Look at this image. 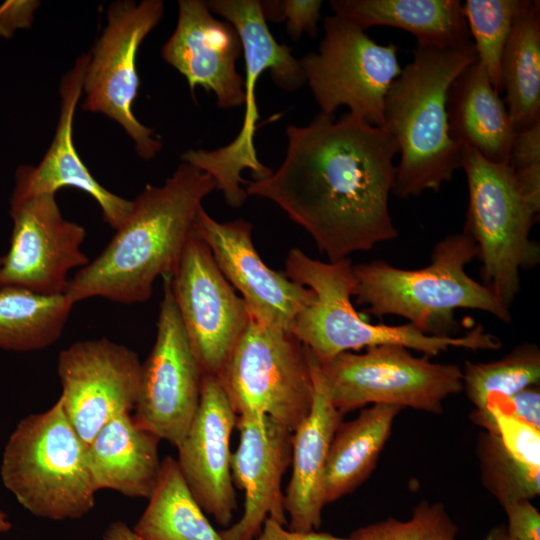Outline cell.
Returning <instances> with one entry per match:
<instances>
[{"instance_id":"38","label":"cell","mask_w":540,"mask_h":540,"mask_svg":"<svg viewBox=\"0 0 540 540\" xmlns=\"http://www.w3.org/2000/svg\"><path fill=\"white\" fill-rule=\"evenodd\" d=\"M508 163L515 171L540 165V120L515 133Z\"/></svg>"},{"instance_id":"32","label":"cell","mask_w":540,"mask_h":540,"mask_svg":"<svg viewBox=\"0 0 540 540\" xmlns=\"http://www.w3.org/2000/svg\"><path fill=\"white\" fill-rule=\"evenodd\" d=\"M476 454L481 482L502 507L540 494V469L510 455L498 435L481 431Z\"/></svg>"},{"instance_id":"19","label":"cell","mask_w":540,"mask_h":540,"mask_svg":"<svg viewBox=\"0 0 540 540\" xmlns=\"http://www.w3.org/2000/svg\"><path fill=\"white\" fill-rule=\"evenodd\" d=\"M242 52L236 28L214 18L206 1H178L177 25L161 55L186 78L192 95L200 86L215 94L221 109L242 106L244 79L236 71Z\"/></svg>"},{"instance_id":"11","label":"cell","mask_w":540,"mask_h":540,"mask_svg":"<svg viewBox=\"0 0 540 540\" xmlns=\"http://www.w3.org/2000/svg\"><path fill=\"white\" fill-rule=\"evenodd\" d=\"M323 29L318 52L299 59L320 113L333 116L346 106L352 115L384 127L385 97L402 71L398 47L375 42L335 14L323 19Z\"/></svg>"},{"instance_id":"40","label":"cell","mask_w":540,"mask_h":540,"mask_svg":"<svg viewBox=\"0 0 540 540\" xmlns=\"http://www.w3.org/2000/svg\"><path fill=\"white\" fill-rule=\"evenodd\" d=\"M254 540H351L349 537L343 538L326 532L294 531L286 529L284 525L277 521L266 518L262 529Z\"/></svg>"},{"instance_id":"12","label":"cell","mask_w":540,"mask_h":540,"mask_svg":"<svg viewBox=\"0 0 540 540\" xmlns=\"http://www.w3.org/2000/svg\"><path fill=\"white\" fill-rule=\"evenodd\" d=\"M163 14L161 0L111 3L107 9V25L90 53L83 84V110L102 113L120 124L144 160L154 158L162 142L133 113L140 83L136 56L141 43Z\"/></svg>"},{"instance_id":"22","label":"cell","mask_w":540,"mask_h":540,"mask_svg":"<svg viewBox=\"0 0 540 540\" xmlns=\"http://www.w3.org/2000/svg\"><path fill=\"white\" fill-rule=\"evenodd\" d=\"M305 350L313 381V401L308 415L292 432V472L284 493L289 529L301 532L321 525L327 457L343 417L331 401L318 360L308 348Z\"/></svg>"},{"instance_id":"27","label":"cell","mask_w":540,"mask_h":540,"mask_svg":"<svg viewBox=\"0 0 540 540\" xmlns=\"http://www.w3.org/2000/svg\"><path fill=\"white\" fill-rule=\"evenodd\" d=\"M501 91L515 132L540 120V2L523 0L500 66Z\"/></svg>"},{"instance_id":"34","label":"cell","mask_w":540,"mask_h":540,"mask_svg":"<svg viewBox=\"0 0 540 540\" xmlns=\"http://www.w3.org/2000/svg\"><path fill=\"white\" fill-rule=\"evenodd\" d=\"M504 448L520 462L540 469V429L498 410L489 411Z\"/></svg>"},{"instance_id":"5","label":"cell","mask_w":540,"mask_h":540,"mask_svg":"<svg viewBox=\"0 0 540 540\" xmlns=\"http://www.w3.org/2000/svg\"><path fill=\"white\" fill-rule=\"evenodd\" d=\"M353 263L349 258L323 262L292 248L285 260V275L307 286L312 301L296 316L291 333L324 363L342 352L380 345H399L436 356L450 348L472 351L497 350L498 337L478 324L462 336L427 335L411 325L371 324L354 308L351 296L356 285Z\"/></svg>"},{"instance_id":"37","label":"cell","mask_w":540,"mask_h":540,"mask_svg":"<svg viewBox=\"0 0 540 540\" xmlns=\"http://www.w3.org/2000/svg\"><path fill=\"white\" fill-rule=\"evenodd\" d=\"M495 409L503 414L521 419L540 429V388L527 387L516 394L497 402L486 413Z\"/></svg>"},{"instance_id":"25","label":"cell","mask_w":540,"mask_h":540,"mask_svg":"<svg viewBox=\"0 0 540 540\" xmlns=\"http://www.w3.org/2000/svg\"><path fill=\"white\" fill-rule=\"evenodd\" d=\"M329 5L363 31L389 26L411 33L421 46H473L459 0H330Z\"/></svg>"},{"instance_id":"24","label":"cell","mask_w":540,"mask_h":540,"mask_svg":"<svg viewBox=\"0 0 540 540\" xmlns=\"http://www.w3.org/2000/svg\"><path fill=\"white\" fill-rule=\"evenodd\" d=\"M451 138L489 161L508 163L515 129L508 109L476 59L452 82L447 99Z\"/></svg>"},{"instance_id":"18","label":"cell","mask_w":540,"mask_h":540,"mask_svg":"<svg viewBox=\"0 0 540 540\" xmlns=\"http://www.w3.org/2000/svg\"><path fill=\"white\" fill-rule=\"evenodd\" d=\"M237 417L220 378L204 375L199 407L176 447L178 466L194 498L224 528L236 509L230 443Z\"/></svg>"},{"instance_id":"4","label":"cell","mask_w":540,"mask_h":540,"mask_svg":"<svg viewBox=\"0 0 540 540\" xmlns=\"http://www.w3.org/2000/svg\"><path fill=\"white\" fill-rule=\"evenodd\" d=\"M477 254L475 241L462 231L438 241L423 268L402 269L384 260L354 265L353 296L368 313L403 317L432 336H454L458 309L481 310L510 323V308L466 272Z\"/></svg>"},{"instance_id":"14","label":"cell","mask_w":540,"mask_h":540,"mask_svg":"<svg viewBox=\"0 0 540 540\" xmlns=\"http://www.w3.org/2000/svg\"><path fill=\"white\" fill-rule=\"evenodd\" d=\"M183 326L204 375L219 377L251 315L194 230L170 275Z\"/></svg>"},{"instance_id":"43","label":"cell","mask_w":540,"mask_h":540,"mask_svg":"<svg viewBox=\"0 0 540 540\" xmlns=\"http://www.w3.org/2000/svg\"><path fill=\"white\" fill-rule=\"evenodd\" d=\"M483 540H516L507 532L506 526L498 525L493 527Z\"/></svg>"},{"instance_id":"17","label":"cell","mask_w":540,"mask_h":540,"mask_svg":"<svg viewBox=\"0 0 540 540\" xmlns=\"http://www.w3.org/2000/svg\"><path fill=\"white\" fill-rule=\"evenodd\" d=\"M194 228L226 280L241 294L251 318L263 326L291 332L297 314L314 293L264 263L252 242V224L243 219L219 222L202 206Z\"/></svg>"},{"instance_id":"41","label":"cell","mask_w":540,"mask_h":540,"mask_svg":"<svg viewBox=\"0 0 540 540\" xmlns=\"http://www.w3.org/2000/svg\"><path fill=\"white\" fill-rule=\"evenodd\" d=\"M103 540H144L122 521L110 523L103 533Z\"/></svg>"},{"instance_id":"44","label":"cell","mask_w":540,"mask_h":540,"mask_svg":"<svg viewBox=\"0 0 540 540\" xmlns=\"http://www.w3.org/2000/svg\"><path fill=\"white\" fill-rule=\"evenodd\" d=\"M12 528V524L8 515L0 509V533L8 532Z\"/></svg>"},{"instance_id":"28","label":"cell","mask_w":540,"mask_h":540,"mask_svg":"<svg viewBox=\"0 0 540 540\" xmlns=\"http://www.w3.org/2000/svg\"><path fill=\"white\" fill-rule=\"evenodd\" d=\"M132 528L144 540H224L190 491L177 460L161 461L155 488Z\"/></svg>"},{"instance_id":"36","label":"cell","mask_w":540,"mask_h":540,"mask_svg":"<svg viewBox=\"0 0 540 540\" xmlns=\"http://www.w3.org/2000/svg\"><path fill=\"white\" fill-rule=\"evenodd\" d=\"M507 532L516 540H540V513L530 500H521L503 507Z\"/></svg>"},{"instance_id":"7","label":"cell","mask_w":540,"mask_h":540,"mask_svg":"<svg viewBox=\"0 0 540 540\" xmlns=\"http://www.w3.org/2000/svg\"><path fill=\"white\" fill-rule=\"evenodd\" d=\"M461 168L469 194L463 232L477 246L482 284L510 308L520 291L521 271L540 261V247L530 239L540 204L524 193L509 163L462 147Z\"/></svg>"},{"instance_id":"9","label":"cell","mask_w":540,"mask_h":540,"mask_svg":"<svg viewBox=\"0 0 540 540\" xmlns=\"http://www.w3.org/2000/svg\"><path fill=\"white\" fill-rule=\"evenodd\" d=\"M219 378L238 416H266L290 432L312 406L305 347L291 332L252 318Z\"/></svg>"},{"instance_id":"35","label":"cell","mask_w":540,"mask_h":540,"mask_svg":"<svg viewBox=\"0 0 540 540\" xmlns=\"http://www.w3.org/2000/svg\"><path fill=\"white\" fill-rule=\"evenodd\" d=\"M322 4L320 0H284V20L292 41L299 40L303 32L316 37Z\"/></svg>"},{"instance_id":"42","label":"cell","mask_w":540,"mask_h":540,"mask_svg":"<svg viewBox=\"0 0 540 540\" xmlns=\"http://www.w3.org/2000/svg\"><path fill=\"white\" fill-rule=\"evenodd\" d=\"M260 8L266 22L284 21V0L260 1Z\"/></svg>"},{"instance_id":"20","label":"cell","mask_w":540,"mask_h":540,"mask_svg":"<svg viewBox=\"0 0 540 540\" xmlns=\"http://www.w3.org/2000/svg\"><path fill=\"white\" fill-rule=\"evenodd\" d=\"M240 440L231 456L233 484L244 491L240 519L219 531L224 540H254L266 518L287 524L281 483L291 464L292 432L268 417L238 416Z\"/></svg>"},{"instance_id":"33","label":"cell","mask_w":540,"mask_h":540,"mask_svg":"<svg viewBox=\"0 0 540 540\" xmlns=\"http://www.w3.org/2000/svg\"><path fill=\"white\" fill-rule=\"evenodd\" d=\"M458 527L441 502L423 500L408 520L390 517L354 530L351 540H457Z\"/></svg>"},{"instance_id":"39","label":"cell","mask_w":540,"mask_h":540,"mask_svg":"<svg viewBox=\"0 0 540 540\" xmlns=\"http://www.w3.org/2000/svg\"><path fill=\"white\" fill-rule=\"evenodd\" d=\"M38 5L36 1H12L1 6L0 34L9 36L17 27H29Z\"/></svg>"},{"instance_id":"16","label":"cell","mask_w":540,"mask_h":540,"mask_svg":"<svg viewBox=\"0 0 540 540\" xmlns=\"http://www.w3.org/2000/svg\"><path fill=\"white\" fill-rule=\"evenodd\" d=\"M10 215L13 230L9 250L0 258V288L63 294L68 272L89 263L81 250L85 228L63 217L55 194L11 205Z\"/></svg>"},{"instance_id":"3","label":"cell","mask_w":540,"mask_h":540,"mask_svg":"<svg viewBox=\"0 0 540 540\" xmlns=\"http://www.w3.org/2000/svg\"><path fill=\"white\" fill-rule=\"evenodd\" d=\"M477 59L474 45L439 48L416 45L413 59L391 84L384 103V128L400 153L392 193L399 198L438 191L461 168L462 147L450 136L448 91Z\"/></svg>"},{"instance_id":"26","label":"cell","mask_w":540,"mask_h":540,"mask_svg":"<svg viewBox=\"0 0 540 540\" xmlns=\"http://www.w3.org/2000/svg\"><path fill=\"white\" fill-rule=\"evenodd\" d=\"M401 407L373 404L337 427L324 474L325 505L358 488L373 472Z\"/></svg>"},{"instance_id":"10","label":"cell","mask_w":540,"mask_h":540,"mask_svg":"<svg viewBox=\"0 0 540 540\" xmlns=\"http://www.w3.org/2000/svg\"><path fill=\"white\" fill-rule=\"evenodd\" d=\"M319 364L331 401L343 415L369 404L441 414L444 401L463 391L460 366L416 357L399 345L342 352Z\"/></svg>"},{"instance_id":"8","label":"cell","mask_w":540,"mask_h":540,"mask_svg":"<svg viewBox=\"0 0 540 540\" xmlns=\"http://www.w3.org/2000/svg\"><path fill=\"white\" fill-rule=\"evenodd\" d=\"M211 12L223 17L237 30L243 47L246 78L244 92L246 105L242 127L228 145L214 149H190L181 155L189 163L208 173L232 208L241 207L247 200L246 180L241 173L252 172L254 180L264 179L272 170L263 165L254 145L256 122L259 118L256 104V83L260 75L269 70L276 86L294 92L306 84L299 59L284 44H279L270 32L258 0L206 1Z\"/></svg>"},{"instance_id":"15","label":"cell","mask_w":540,"mask_h":540,"mask_svg":"<svg viewBox=\"0 0 540 540\" xmlns=\"http://www.w3.org/2000/svg\"><path fill=\"white\" fill-rule=\"evenodd\" d=\"M140 369L135 351L106 338L77 341L59 353L60 399L86 445L110 420L134 410Z\"/></svg>"},{"instance_id":"31","label":"cell","mask_w":540,"mask_h":540,"mask_svg":"<svg viewBox=\"0 0 540 540\" xmlns=\"http://www.w3.org/2000/svg\"><path fill=\"white\" fill-rule=\"evenodd\" d=\"M523 0H466L462 3L477 60L500 94L501 58Z\"/></svg>"},{"instance_id":"6","label":"cell","mask_w":540,"mask_h":540,"mask_svg":"<svg viewBox=\"0 0 540 540\" xmlns=\"http://www.w3.org/2000/svg\"><path fill=\"white\" fill-rule=\"evenodd\" d=\"M0 475L18 503L39 518L79 519L95 506L87 445L60 397L48 410L17 424L5 445Z\"/></svg>"},{"instance_id":"21","label":"cell","mask_w":540,"mask_h":540,"mask_svg":"<svg viewBox=\"0 0 540 540\" xmlns=\"http://www.w3.org/2000/svg\"><path fill=\"white\" fill-rule=\"evenodd\" d=\"M90 53L78 57L60 83V114L52 143L37 166L23 165L16 172L10 206L58 189L73 187L89 194L100 206L104 220L114 229L126 221L132 201L104 188L80 159L73 142V120L83 93Z\"/></svg>"},{"instance_id":"1","label":"cell","mask_w":540,"mask_h":540,"mask_svg":"<svg viewBox=\"0 0 540 540\" xmlns=\"http://www.w3.org/2000/svg\"><path fill=\"white\" fill-rule=\"evenodd\" d=\"M280 167L246 181L248 196L268 199L304 228L330 262L398 236L389 212L399 153L384 127L344 113L317 114L286 128Z\"/></svg>"},{"instance_id":"13","label":"cell","mask_w":540,"mask_h":540,"mask_svg":"<svg viewBox=\"0 0 540 540\" xmlns=\"http://www.w3.org/2000/svg\"><path fill=\"white\" fill-rule=\"evenodd\" d=\"M203 376L176 306L170 275H165L155 342L141 363L135 422L177 447L199 407Z\"/></svg>"},{"instance_id":"29","label":"cell","mask_w":540,"mask_h":540,"mask_svg":"<svg viewBox=\"0 0 540 540\" xmlns=\"http://www.w3.org/2000/svg\"><path fill=\"white\" fill-rule=\"evenodd\" d=\"M73 305L64 294L0 288V350L28 352L51 346L62 335Z\"/></svg>"},{"instance_id":"2","label":"cell","mask_w":540,"mask_h":540,"mask_svg":"<svg viewBox=\"0 0 540 540\" xmlns=\"http://www.w3.org/2000/svg\"><path fill=\"white\" fill-rule=\"evenodd\" d=\"M215 189L208 173L186 162L164 184L147 185L107 246L69 279L63 294L72 304L92 297L147 301L156 278L174 271L202 201Z\"/></svg>"},{"instance_id":"23","label":"cell","mask_w":540,"mask_h":540,"mask_svg":"<svg viewBox=\"0 0 540 540\" xmlns=\"http://www.w3.org/2000/svg\"><path fill=\"white\" fill-rule=\"evenodd\" d=\"M160 439L139 426L131 413L106 423L87 445L97 491L109 489L130 498H146L158 480Z\"/></svg>"},{"instance_id":"30","label":"cell","mask_w":540,"mask_h":540,"mask_svg":"<svg viewBox=\"0 0 540 540\" xmlns=\"http://www.w3.org/2000/svg\"><path fill=\"white\" fill-rule=\"evenodd\" d=\"M462 374L463 391L474 405L471 414H485L497 402L539 384L540 349L525 342L494 361H466Z\"/></svg>"}]
</instances>
